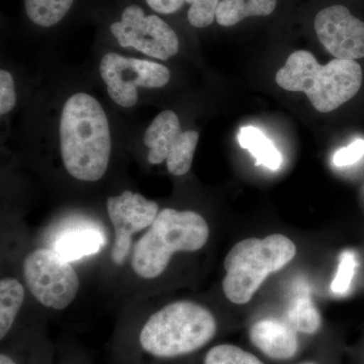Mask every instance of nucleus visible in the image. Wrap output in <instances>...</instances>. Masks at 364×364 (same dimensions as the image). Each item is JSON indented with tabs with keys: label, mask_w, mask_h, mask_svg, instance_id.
Instances as JSON below:
<instances>
[{
	"label": "nucleus",
	"mask_w": 364,
	"mask_h": 364,
	"mask_svg": "<svg viewBox=\"0 0 364 364\" xmlns=\"http://www.w3.org/2000/svg\"><path fill=\"white\" fill-rule=\"evenodd\" d=\"M60 144L67 171L82 181H97L109 167L112 141L107 114L86 93L68 98L60 121Z\"/></svg>",
	"instance_id": "f257e3e1"
},
{
	"label": "nucleus",
	"mask_w": 364,
	"mask_h": 364,
	"mask_svg": "<svg viewBox=\"0 0 364 364\" xmlns=\"http://www.w3.org/2000/svg\"><path fill=\"white\" fill-rule=\"evenodd\" d=\"M363 78L354 60L335 58L321 65L312 53L299 50L289 56L275 81L284 90L306 93L318 112H330L358 95Z\"/></svg>",
	"instance_id": "f03ea898"
},
{
	"label": "nucleus",
	"mask_w": 364,
	"mask_h": 364,
	"mask_svg": "<svg viewBox=\"0 0 364 364\" xmlns=\"http://www.w3.org/2000/svg\"><path fill=\"white\" fill-rule=\"evenodd\" d=\"M217 331V320L207 308L193 301H174L146 321L139 343L153 358H178L203 348Z\"/></svg>",
	"instance_id": "7ed1b4c3"
},
{
	"label": "nucleus",
	"mask_w": 364,
	"mask_h": 364,
	"mask_svg": "<svg viewBox=\"0 0 364 364\" xmlns=\"http://www.w3.org/2000/svg\"><path fill=\"white\" fill-rule=\"evenodd\" d=\"M208 236V223L198 213L164 208L136 242L132 254V269L141 279H156L168 267L174 254L200 250Z\"/></svg>",
	"instance_id": "20e7f679"
},
{
	"label": "nucleus",
	"mask_w": 364,
	"mask_h": 364,
	"mask_svg": "<svg viewBox=\"0 0 364 364\" xmlns=\"http://www.w3.org/2000/svg\"><path fill=\"white\" fill-rule=\"evenodd\" d=\"M296 254L294 242L282 234L238 242L225 258V296L236 305L247 304L265 279L289 264Z\"/></svg>",
	"instance_id": "39448f33"
},
{
	"label": "nucleus",
	"mask_w": 364,
	"mask_h": 364,
	"mask_svg": "<svg viewBox=\"0 0 364 364\" xmlns=\"http://www.w3.org/2000/svg\"><path fill=\"white\" fill-rule=\"evenodd\" d=\"M23 275L33 298L47 308L64 310L77 296V273L53 249H37L28 254L23 262Z\"/></svg>",
	"instance_id": "423d86ee"
},
{
	"label": "nucleus",
	"mask_w": 364,
	"mask_h": 364,
	"mask_svg": "<svg viewBox=\"0 0 364 364\" xmlns=\"http://www.w3.org/2000/svg\"><path fill=\"white\" fill-rule=\"evenodd\" d=\"M100 70L109 97L124 107L136 104L139 86L163 87L170 79L169 69L161 64L148 60L124 58L116 53L105 55L100 62Z\"/></svg>",
	"instance_id": "0eeeda50"
},
{
	"label": "nucleus",
	"mask_w": 364,
	"mask_h": 364,
	"mask_svg": "<svg viewBox=\"0 0 364 364\" xmlns=\"http://www.w3.org/2000/svg\"><path fill=\"white\" fill-rule=\"evenodd\" d=\"M198 138V132H182L176 112H160L144 135V143L149 148L148 161L153 165L166 161L170 173L184 176L193 165Z\"/></svg>",
	"instance_id": "6e6552de"
},
{
	"label": "nucleus",
	"mask_w": 364,
	"mask_h": 364,
	"mask_svg": "<svg viewBox=\"0 0 364 364\" xmlns=\"http://www.w3.org/2000/svg\"><path fill=\"white\" fill-rule=\"evenodd\" d=\"M111 32L122 47L134 48L153 58L167 60L179 50L173 28L155 14L145 16L135 4L124 9L122 20L112 23Z\"/></svg>",
	"instance_id": "1a4fd4ad"
},
{
	"label": "nucleus",
	"mask_w": 364,
	"mask_h": 364,
	"mask_svg": "<svg viewBox=\"0 0 364 364\" xmlns=\"http://www.w3.org/2000/svg\"><path fill=\"white\" fill-rule=\"evenodd\" d=\"M107 208L114 229L112 260L116 265H123L130 254L132 237L153 224L159 205L140 193L127 191L107 198Z\"/></svg>",
	"instance_id": "9d476101"
},
{
	"label": "nucleus",
	"mask_w": 364,
	"mask_h": 364,
	"mask_svg": "<svg viewBox=\"0 0 364 364\" xmlns=\"http://www.w3.org/2000/svg\"><path fill=\"white\" fill-rule=\"evenodd\" d=\"M321 44L336 59L364 58V21L343 6L326 7L315 18Z\"/></svg>",
	"instance_id": "9b49d317"
},
{
	"label": "nucleus",
	"mask_w": 364,
	"mask_h": 364,
	"mask_svg": "<svg viewBox=\"0 0 364 364\" xmlns=\"http://www.w3.org/2000/svg\"><path fill=\"white\" fill-rule=\"evenodd\" d=\"M249 338L255 348L269 359L287 361L299 353V333L284 318H260L251 325Z\"/></svg>",
	"instance_id": "f8f14e48"
},
{
	"label": "nucleus",
	"mask_w": 364,
	"mask_h": 364,
	"mask_svg": "<svg viewBox=\"0 0 364 364\" xmlns=\"http://www.w3.org/2000/svg\"><path fill=\"white\" fill-rule=\"evenodd\" d=\"M105 242V236L98 228L75 227L59 235L53 250L56 251L64 259L72 262L100 252Z\"/></svg>",
	"instance_id": "ddd939ff"
},
{
	"label": "nucleus",
	"mask_w": 364,
	"mask_h": 364,
	"mask_svg": "<svg viewBox=\"0 0 364 364\" xmlns=\"http://www.w3.org/2000/svg\"><path fill=\"white\" fill-rule=\"evenodd\" d=\"M284 318L301 334L314 335L322 327V317L306 287L294 294L287 305Z\"/></svg>",
	"instance_id": "4468645a"
},
{
	"label": "nucleus",
	"mask_w": 364,
	"mask_h": 364,
	"mask_svg": "<svg viewBox=\"0 0 364 364\" xmlns=\"http://www.w3.org/2000/svg\"><path fill=\"white\" fill-rule=\"evenodd\" d=\"M277 0H221L215 20L223 26H232L249 16H267L274 11Z\"/></svg>",
	"instance_id": "2eb2a0df"
},
{
	"label": "nucleus",
	"mask_w": 364,
	"mask_h": 364,
	"mask_svg": "<svg viewBox=\"0 0 364 364\" xmlns=\"http://www.w3.org/2000/svg\"><path fill=\"white\" fill-rule=\"evenodd\" d=\"M238 140L241 147L255 158L256 166H264L273 171L282 166V154L259 129L244 127L239 133Z\"/></svg>",
	"instance_id": "dca6fc26"
},
{
	"label": "nucleus",
	"mask_w": 364,
	"mask_h": 364,
	"mask_svg": "<svg viewBox=\"0 0 364 364\" xmlns=\"http://www.w3.org/2000/svg\"><path fill=\"white\" fill-rule=\"evenodd\" d=\"M25 299V289L18 279L6 277L0 282V338H6Z\"/></svg>",
	"instance_id": "f3484780"
},
{
	"label": "nucleus",
	"mask_w": 364,
	"mask_h": 364,
	"mask_svg": "<svg viewBox=\"0 0 364 364\" xmlns=\"http://www.w3.org/2000/svg\"><path fill=\"white\" fill-rule=\"evenodd\" d=\"M74 0H25L26 13L31 21L50 28L63 20Z\"/></svg>",
	"instance_id": "a211bd4d"
},
{
	"label": "nucleus",
	"mask_w": 364,
	"mask_h": 364,
	"mask_svg": "<svg viewBox=\"0 0 364 364\" xmlns=\"http://www.w3.org/2000/svg\"><path fill=\"white\" fill-rule=\"evenodd\" d=\"M203 364H264L253 353L234 344H218L208 349Z\"/></svg>",
	"instance_id": "6ab92c4d"
},
{
	"label": "nucleus",
	"mask_w": 364,
	"mask_h": 364,
	"mask_svg": "<svg viewBox=\"0 0 364 364\" xmlns=\"http://www.w3.org/2000/svg\"><path fill=\"white\" fill-rule=\"evenodd\" d=\"M358 267V257L354 251L345 250L340 254L338 268L331 282L333 293L344 294L349 291Z\"/></svg>",
	"instance_id": "aec40b11"
},
{
	"label": "nucleus",
	"mask_w": 364,
	"mask_h": 364,
	"mask_svg": "<svg viewBox=\"0 0 364 364\" xmlns=\"http://www.w3.org/2000/svg\"><path fill=\"white\" fill-rule=\"evenodd\" d=\"M191 4L188 18L196 28H203L212 25L215 18L218 6L221 0H186Z\"/></svg>",
	"instance_id": "412c9836"
},
{
	"label": "nucleus",
	"mask_w": 364,
	"mask_h": 364,
	"mask_svg": "<svg viewBox=\"0 0 364 364\" xmlns=\"http://www.w3.org/2000/svg\"><path fill=\"white\" fill-rule=\"evenodd\" d=\"M16 102L13 75L9 71H0V114H6Z\"/></svg>",
	"instance_id": "4be33fe9"
},
{
	"label": "nucleus",
	"mask_w": 364,
	"mask_h": 364,
	"mask_svg": "<svg viewBox=\"0 0 364 364\" xmlns=\"http://www.w3.org/2000/svg\"><path fill=\"white\" fill-rule=\"evenodd\" d=\"M364 156V140L358 139L347 147L342 148L335 153L333 162L336 166L343 167L355 164Z\"/></svg>",
	"instance_id": "5701e85b"
},
{
	"label": "nucleus",
	"mask_w": 364,
	"mask_h": 364,
	"mask_svg": "<svg viewBox=\"0 0 364 364\" xmlns=\"http://www.w3.org/2000/svg\"><path fill=\"white\" fill-rule=\"evenodd\" d=\"M146 2L153 11L159 14H170L176 13L183 6L186 0H146Z\"/></svg>",
	"instance_id": "b1692460"
},
{
	"label": "nucleus",
	"mask_w": 364,
	"mask_h": 364,
	"mask_svg": "<svg viewBox=\"0 0 364 364\" xmlns=\"http://www.w3.org/2000/svg\"><path fill=\"white\" fill-rule=\"evenodd\" d=\"M0 364H18V363L11 356H9V354L2 352L0 354Z\"/></svg>",
	"instance_id": "393cba45"
},
{
	"label": "nucleus",
	"mask_w": 364,
	"mask_h": 364,
	"mask_svg": "<svg viewBox=\"0 0 364 364\" xmlns=\"http://www.w3.org/2000/svg\"><path fill=\"white\" fill-rule=\"evenodd\" d=\"M299 364H318V363H315V361L308 360V361H304V363H301Z\"/></svg>",
	"instance_id": "a878e982"
}]
</instances>
